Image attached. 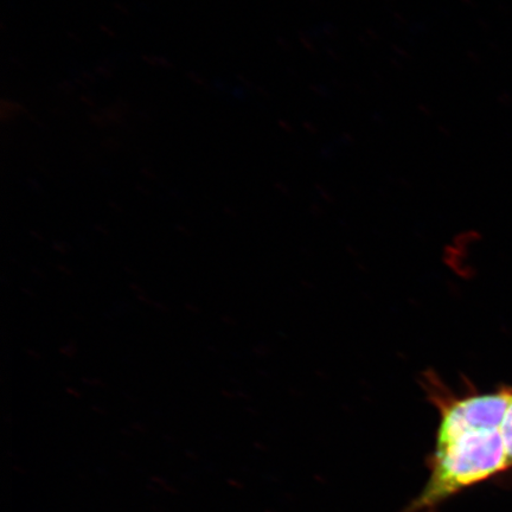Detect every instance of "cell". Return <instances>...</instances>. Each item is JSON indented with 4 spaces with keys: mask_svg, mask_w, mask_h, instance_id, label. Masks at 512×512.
I'll list each match as a JSON object with an SVG mask.
<instances>
[{
    "mask_svg": "<svg viewBox=\"0 0 512 512\" xmlns=\"http://www.w3.org/2000/svg\"><path fill=\"white\" fill-rule=\"evenodd\" d=\"M505 448H507L509 469L512 467V400L501 426Z\"/></svg>",
    "mask_w": 512,
    "mask_h": 512,
    "instance_id": "6da1fadb",
    "label": "cell"
}]
</instances>
